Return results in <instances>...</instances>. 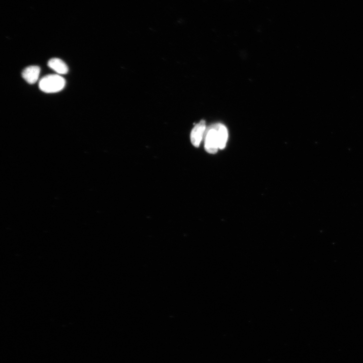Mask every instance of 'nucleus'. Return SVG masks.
Returning a JSON list of instances; mask_svg holds the SVG:
<instances>
[{
	"label": "nucleus",
	"mask_w": 363,
	"mask_h": 363,
	"mask_svg": "<svg viewBox=\"0 0 363 363\" xmlns=\"http://www.w3.org/2000/svg\"><path fill=\"white\" fill-rule=\"evenodd\" d=\"M228 139L226 127L220 123H217L209 127L205 136V147L209 153L214 154L219 149L225 148Z\"/></svg>",
	"instance_id": "obj_1"
},
{
	"label": "nucleus",
	"mask_w": 363,
	"mask_h": 363,
	"mask_svg": "<svg viewBox=\"0 0 363 363\" xmlns=\"http://www.w3.org/2000/svg\"><path fill=\"white\" fill-rule=\"evenodd\" d=\"M65 84V79L59 75H49L41 79L39 88L46 93H55L62 90Z\"/></svg>",
	"instance_id": "obj_2"
},
{
	"label": "nucleus",
	"mask_w": 363,
	"mask_h": 363,
	"mask_svg": "<svg viewBox=\"0 0 363 363\" xmlns=\"http://www.w3.org/2000/svg\"><path fill=\"white\" fill-rule=\"evenodd\" d=\"M48 67L59 74H66L69 73L68 65L58 58L51 59L48 62Z\"/></svg>",
	"instance_id": "obj_5"
},
{
	"label": "nucleus",
	"mask_w": 363,
	"mask_h": 363,
	"mask_svg": "<svg viewBox=\"0 0 363 363\" xmlns=\"http://www.w3.org/2000/svg\"><path fill=\"white\" fill-rule=\"evenodd\" d=\"M41 69L37 66H30L23 70L22 77L30 84L35 83L38 80Z\"/></svg>",
	"instance_id": "obj_4"
},
{
	"label": "nucleus",
	"mask_w": 363,
	"mask_h": 363,
	"mask_svg": "<svg viewBox=\"0 0 363 363\" xmlns=\"http://www.w3.org/2000/svg\"><path fill=\"white\" fill-rule=\"evenodd\" d=\"M207 131L206 124L205 120H202L197 124L191 131L190 141L192 145L199 147L201 145Z\"/></svg>",
	"instance_id": "obj_3"
}]
</instances>
